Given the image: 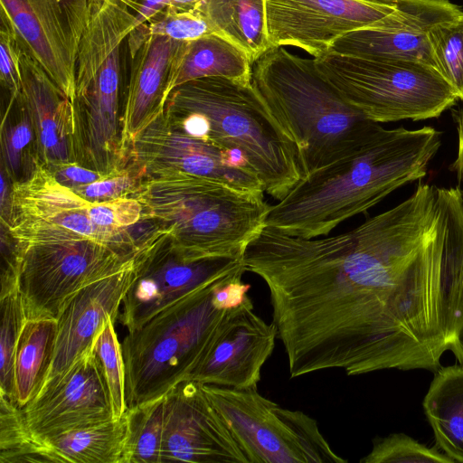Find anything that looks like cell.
<instances>
[{"mask_svg": "<svg viewBox=\"0 0 463 463\" xmlns=\"http://www.w3.org/2000/svg\"><path fill=\"white\" fill-rule=\"evenodd\" d=\"M248 463L200 383L184 380L165 395L161 463Z\"/></svg>", "mask_w": 463, "mask_h": 463, "instance_id": "15", "label": "cell"}, {"mask_svg": "<svg viewBox=\"0 0 463 463\" xmlns=\"http://www.w3.org/2000/svg\"><path fill=\"white\" fill-rule=\"evenodd\" d=\"M1 20L63 94L76 100L80 43L87 26L90 0H0Z\"/></svg>", "mask_w": 463, "mask_h": 463, "instance_id": "12", "label": "cell"}, {"mask_svg": "<svg viewBox=\"0 0 463 463\" xmlns=\"http://www.w3.org/2000/svg\"><path fill=\"white\" fill-rule=\"evenodd\" d=\"M264 192L242 191L206 177L173 174L143 178L131 197L141 218L167 232L168 247L185 260L241 258L265 225Z\"/></svg>", "mask_w": 463, "mask_h": 463, "instance_id": "4", "label": "cell"}, {"mask_svg": "<svg viewBox=\"0 0 463 463\" xmlns=\"http://www.w3.org/2000/svg\"><path fill=\"white\" fill-rule=\"evenodd\" d=\"M129 0H90L76 69V99L82 96L110 53L136 28Z\"/></svg>", "mask_w": 463, "mask_h": 463, "instance_id": "24", "label": "cell"}, {"mask_svg": "<svg viewBox=\"0 0 463 463\" xmlns=\"http://www.w3.org/2000/svg\"><path fill=\"white\" fill-rule=\"evenodd\" d=\"M90 207V202L60 184L35 157L28 177L11 185L9 220L2 226L11 241L21 245L92 240L137 251L128 231L116 236L99 228Z\"/></svg>", "mask_w": 463, "mask_h": 463, "instance_id": "10", "label": "cell"}, {"mask_svg": "<svg viewBox=\"0 0 463 463\" xmlns=\"http://www.w3.org/2000/svg\"><path fill=\"white\" fill-rule=\"evenodd\" d=\"M237 279L203 287L128 331L121 343L127 408L161 398L187 379L231 310L217 288Z\"/></svg>", "mask_w": 463, "mask_h": 463, "instance_id": "6", "label": "cell"}, {"mask_svg": "<svg viewBox=\"0 0 463 463\" xmlns=\"http://www.w3.org/2000/svg\"><path fill=\"white\" fill-rule=\"evenodd\" d=\"M461 13L449 0H400L384 23L342 35L329 52L365 59L409 60L435 68L428 31Z\"/></svg>", "mask_w": 463, "mask_h": 463, "instance_id": "18", "label": "cell"}, {"mask_svg": "<svg viewBox=\"0 0 463 463\" xmlns=\"http://www.w3.org/2000/svg\"><path fill=\"white\" fill-rule=\"evenodd\" d=\"M147 34L188 42L214 34L207 19L197 10L180 11L166 6L145 24Z\"/></svg>", "mask_w": 463, "mask_h": 463, "instance_id": "37", "label": "cell"}, {"mask_svg": "<svg viewBox=\"0 0 463 463\" xmlns=\"http://www.w3.org/2000/svg\"><path fill=\"white\" fill-rule=\"evenodd\" d=\"M371 4L387 5V6H396L400 0H360Z\"/></svg>", "mask_w": 463, "mask_h": 463, "instance_id": "41", "label": "cell"}, {"mask_svg": "<svg viewBox=\"0 0 463 463\" xmlns=\"http://www.w3.org/2000/svg\"><path fill=\"white\" fill-rule=\"evenodd\" d=\"M56 319H27L14 357L15 404L24 409L43 390L55 349Z\"/></svg>", "mask_w": 463, "mask_h": 463, "instance_id": "29", "label": "cell"}, {"mask_svg": "<svg viewBox=\"0 0 463 463\" xmlns=\"http://www.w3.org/2000/svg\"><path fill=\"white\" fill-rule=\"evenodd\" d=\"M217 34L242 51L253 63L269 49L265 0H203L195 9Z\"/></svg>", "mask_w": 463, "mask_h": 463, "instance_id": "27", "label": "cell"}, {"mask_svg": "<svg viewBox=\"0 0 463 463\" xmlns=\"http://www.w3.org/2000/svg\"><path fill=\"white\" fill-rule=\"evenodd\" d=\"M139 258L130 267L83 288L63 306L56 318L55 349L46 382L91 348L107 319L116 322L124 296L136 277Z\"/></svg>", "mask_w": 463, "mask_h": 463, "instance_id": "21", "label": "cell"}, {"mask_svg": "<svg viewBox=\"0 0 463 463\" xmlns=\"http://www.w3.org/2000/svg\"><path fill=\"white\" fill-rule=\"evenodd\" d=\"M437 445L463 463V365L439 368L423 400Z\"/></svg>", "mask_w": 463, "mask_h": 463, "instance_id": "26", "label": "cell"}, {"mask_svg": "<svg viewBox=\"0 0 463 463\" xmlns=\"http://www.w3.org/2000/svg\"><path fill=\"white\" fill-rule=\"evenodd\" d=\"M437 203L444 225L442 326L449 351L463 365V193L460 187H437Z\"/></svg>", "mask_w": 463, "mask_h": 463, "instance_id": "23", "label": "cell"}, {"mask_svg": "<svg viewBox=\"0 0 463 463\" xmlns=\"http://www.w3.org/2000/svg\"><path fill=\"white\" fill-rule=\"evenodd\" d=\"M143 178L140 170L131 165L105 179L71 190L90 203H105L130 196Z\"/></svg>", "mask_w": 463, "mask_h": 463, "instance_id": "38", "label": "cell"}, {"mask_svg": "<svg viewBox=\"0 0 463 463\" xmlns=\"http://www.w3.org/2000/svg\"><path fill=\"white\" fill-rule=\"evenodd\" d=\"M202 384L248 463H346L309 415L283 408L257 388Z\"/></svg>", "mask_w": 463, "mask_h": 463, "instance_id": "8", "label": "cell"}, {"mask_svg": "<svg viewBox=\"0 0 463 463\" xmlns=\"http://www.w3.org/2000/svg\"><path fill=\"white\" fill-rule=\"evenodd\" d=\"M314 59L344 99L378 124L439 118L458 99L439 72L423 62L332 52Z\"/></svg>", "mask_w": 463, "mask_h": 463, "instance_id": "7", "label": "cell"}, {"mask_svg": "<svg viewBox=\"0 0 463 463\" xmlns=\"http://www.w3.org/2000/svg\"><path fill=\"white\" fill-rule=\"evenodd\" d=\"M52 462L50 452L27 425L24 410L0 395V463Z\"/></svg>", "mask_w": 463, "mask_h": 463, "instance_id": "31", "label": "cell"}, {"mask_svg": "<svg viewBox=\"0 0 463 463\" xmlns=\"http://www.w3.org/2000/svg\"><path fill=\"white\" fill-rule=\"evenodd\" d=\"M13 101L14 114L7 107L1 125L3 167L14 182L18 181L29 146L35 144L34 131L28 111L21 99Z\"/></svg>", "mask_w": 463, "mask_h": 463, "instance_id": "35", "label": "cell"}, {"mask_svg": "<svg viewBox=\"0 0 463 463\" xmlns=\"http://www.w3.org/2000/svg\"><path fill=\"white\" fill-rule=\"evenodd\" d=\"M278 332L255 312L249 296L231 309L186 380L238 389L257 388Z\"/></svg>", "mask_w": 463, "mask_h": 463, "instance_id": "17", "label": "cell"}, {"mask_svg": "<svg viewBox=\"0 0 463 463\" xmlns=\"http://www.w3.org/2000/svg\"><path fill=\"white\" fill-rule=\"evenodd\" d=\"M46 167L60 184L71 189L100 181L117 173L99 172L77 163L52 165Z\"/></svg>", "mask_w": 463, "mask_h": 463, "instance_id": "40", "label": "cell"}, {"mask_svg": "<svg viewBox=\"0 0 463 463\" xmlns=\"http://www.w3.org/2000/svg\"><path fill=\"white\" fill-rule=\"evenodd\" d=\"M205 77H224L250 84L252 63L242 51L217 34L181 42L172 62L167 96L175 88Z\"/></svg>", "mask_w": 463, "mask_h": 463, "instance_id": "25", "label": "cell"}, {"mask_svg": "<svg viewBox=\"0 0 463 463\" xmlns=\"http://www.w3.org/2000/svg\"><path fill=\"white\" fill-rule=\"evenodd\" d=\"M119 47L104 61L85 93L76 99L78 163L104 173L125 167L121 151L118 95Z\"/></svg>", "mask_w": 463, "mask_h": 463, "instance_id": "19", "label": "cell"}, {"mask_svg": "<svg viewBox=\"0 0 463 463\" xmlns=\"http://www.w3.org/2000/svg\"><path fill=\"white\" fill-rule=\"evenodd\" d=\"M441 146V132L379 125L345 156L298 181L269 205L265 225L303 238L329 234L366 213L396 189L427 175Z\"/></svg>", "mask_w": 463, "mask_h": 463, "instance_id": "2", "label": "cell"}, {"mask_svg": "<svg viewBox=\"0 0 463 463\" xmlns=\"http://www.w3.org/2000/svg\"><path fill=\"white\" fill-rule=\"evenodd\" d=\"M436 70L463 102V12L428 31Z\"/></svg>", "mask_w": 463, "mask_h": 463, "instance_id": "32", "label": "cell"}, {"mask_svg": "<svg viewBox=\"0 0 463 463\" xmlns=\"http://www.w3.org/2000/svg\"><path fill=\"white\" fill-rule=\"evenodd\" d=\"M128 417L40 438L52 462L121 463L128 437Z\"/></svg>", "mask_w": 463, "mask_h": 463, "instance_id": "28", "label": "cell"}, {"mask_svg": "<svg viewBox=\"0 0 463 463\" xmlns=\"http://www.w3.org/2000/svg\"><path fill=\"white\" fill-rule=\"evenodd\" d=\"M437 222L436 198L419 185L337 235L303 238L263 226L242 262L267 285L291 378L439 368L448 345Z\"/></svg>", "mask_w": 463, "mask_h": 463, "instance_id": "1", "label": "cell"}, {"mask_svg": "<svg viewBox=\"0 0 463 463\" xmlns=\"http://www.w3.org/2000/svg\"><path fill=\"white\" fill-rule=\"evenodd\" d=\"M361 463H455L435 449L429 448L403 433L378 437Z\"/></svg>", "mask_w": 463, "mask_h": 463, "instance_id": "36", "label": "cell"}, {"mask_svg": "<svg viewBox=\"0 0 463 463\" xmlns=\"http://www.w3.org/2000/svg\"><path fill=\"white\" fill-rule=\"evenodd\" d=\"M128 437L121 463H161L165 396L127 408Z\"/></svg>", "mask_w": 463, "mask_h": 463, "instance_id": "30", "label": "cell"}, {"mask_svg": "<svg viewBox=\"0 0 463 463\" xmlns=\"http://www.w3.org/2000/svg\"><path fill=\"white\" fill-rule=\"evenodd\" d=\"M252 83L294 139L302 179L345 156L380 125L344 99L314 58L283 47L269 49L253 63Z\"/></svg>", "mask_w": 463, "mask_h": 463, "instance_id": "5", "label": "cell"}, {"mask_svg": "<svg viewBox=\"0 0 463 463\" xmlns=\"http://www.w3.org/2000/svg\"><path fill=\"white\" fill-rule=\"evenodd\" d=\"M165 111L185 133L241 154L278 201L302 179L294 139L252 82L193 80L171 91Z\"/></svg>", "mask_w": 463, "mask_h": 463, "instance_id": "3", "label": "cell"}, {"mask_svg": "<svg viewBox=\"0 0 463 463\" xmlns=\"http://www.w3.org/2000/svg\"><path fill=\"white\" fill-rule=\"evenodd\" d=\"M111 318L106 320L96 335L92 350L97 356L110 396L113 419L121 418L127 411L126 373L119 343Z\"/></svg>", "mask_w": 463, "mask_h": 463, "instance_id": "34", "label": "cell"}, {"mask_svg": "<svg viewBox=\"0 0 463 463\" xmlns=\"http://www.w3.org/2000/svg\"><path fill=\"white\" fill-rule=\"evenodd\" d=\"M0 80L8 90L10 99H16L22 90V45L15 30L1 20L0 27Z\"/></svg>", "mask_w": 463, "mask_h": 463, "instance_id": "39", "label": "cell"}, {"mask_svg": "<svg viewBox=\"0 0 463 463\" xmlns=\"http://www.w3.org/2000/svg\"><path fill=\"white\" fill-rule=\"evenodd\" d=\"M397 6L360 0H265L267 36L270 48L293 46L318 58L342 35L382 24Z\"/></svg>", "mask_w": 463, "mask_h": 463, "instance_id": "14", "label": "cell"}, {"mask_svg": "<svg viewBox=\"0 0 463 463\" xmlns=\"http://www.w3.org/2000/svg\"><path fill=\"white\" fill-rule=\"evenodd\" d=\"M128 159L145 177L187 174L264 192L244 157L183 131L164 110L130 145Z\"/></svg>", "mask_w": 463, "mask_h": 463, "instance_id": "11", "label": "cell"}, {"mask_svg": "<svg viewBox=\"0 0 463 463\" xmlns=\"http://www.w3.org/2000/svg\"><path fill=\"white\" fill-rule=\"evenodd\" d=\"M23 410L28 427L38 438L114 420L108 386L92 346L48 380Z\"/></svg>", "mask_w": 463, "mask_h": 463, "instance_id": "16", "label": "cell"}, {"mask_svg": "<svg viewBox=\"0 0 463 463\" xmlns=\"http://www.w3.org/2000/svg\"><path fill=\"white\" fill-rule=\"evenodd\" d=\"M242 257L185 260L168 247V239L139 258L136 277L124 296L120 322L133 331L190 293L216 281L242 278Z\"/></svg>", "mask_w": 463, "mask_h": 463, "instance_id": "13", "label": "cell"}, {"mask_svg": "<svg viewBox=\"0 0 463 463\" xmlns=\"http://www.w3.org/2000/svg\"><path fill=\"white\" fill-rule=\"evenodd\" d=\"M0 395L15 403L14 357L22 329L27 320L18 288L0 298Z\"/></svg>", "mask_w": 463, "mask_h": 463, "instance_id": "33", "label": "cell"}, {"mask_svg": "<svg viewBox=\"0 0 463 463\" xmlns=\"http://www.w3.org/2000/svg\"><path fill=\"white\" fill-rule=\"evenodd\" d=\"M11 242L3 255L19 268L18 288L26 319H56L77 292L130 267L153 246L130 252L92 240Z\"/></svg>", "mask_w": 463, "mask_h": 463, "instance_id": "9", "label": "cell"}, {"mask_svg": "<svg viewBox=\"0 0 463 463\" xmlns=\"http://www.w3.org/2000/svg\"><path fill=\"white\" fill-rule=\"evenodd\" d=\"M21 45L22 90L18 98L26 108L33 124L35 156L46 166L77 163L75 105Z\"/></svg>", "mask_w": 463, "mask_h": 463, "instance_id": "20", "label": "cell"}, {"mask_svg": "<svg viewBox=\"0 0 463 463\" xmlns=\"http://www.w3.org/2000/svg\"><path fill=\"white\" fill-rule=\"evenodd\" d=\"M180 43L167 36L148 34L131 54L130 78L120 118L121 151L127 159L134 139L165 110L170 70Z\"/></svg>", "mask_w": 463, "mask_h": 463, "instance_id": "22", "label": "cell"}]
</instances>
